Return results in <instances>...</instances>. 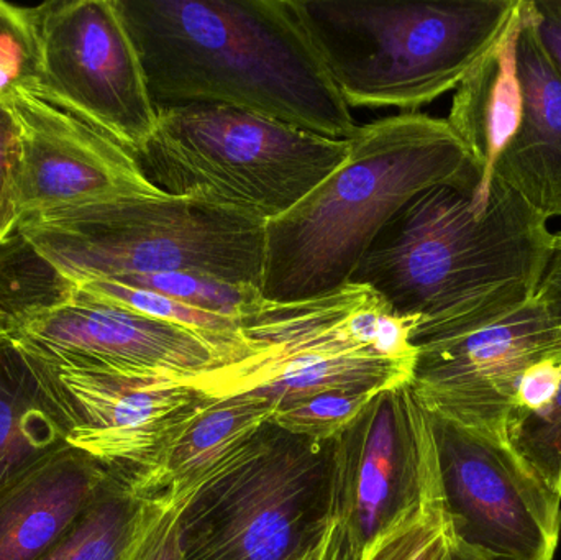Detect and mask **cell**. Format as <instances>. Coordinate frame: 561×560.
<instances>
[{"label":"cell","mask_w":561,"mask_h":560,"mask_svg":"<svg viewBox=\"0 0 561 560\" xmlns=\"http://www.w3.org/2000/svg\"><path fill=\"white\" fill-rule=\"evenodd\" d=\"M157 108H242L333 140L348 105L290 0H115Z\"/></svg>","instance_id":"cell-1"},{"label":"cell","mask_w":561,"mask_h":560,"mask_svg":"<svg viewBox=\"0 0 561 560\" xmlns=\"http://www.w3.org/2000/svg\"><path fill=\"white\" fill-rule=\"evenodd\" d=\"M477 184L424 191L402 207L353 273L389 311L417 319L412 339L463 334L533 301L549 259V219L501 181L474 209Z\"/></svg>","instance_id":"cell-2"},{"label":"cell","mask_w":561,"mask_h":560,"mask_svg":"<svg viewBox=\"0 0 561 560\" xmlns=\"http://www.w3.org/2000/svg\"><path fill=\"white\" fill-rule=\"evenodd\" d=\"M448 184L478 186L480 173L447 118L404 112L358 127L345 161L266 222L263 298L294 302L339 292L402 207Z\"/></svg>","instance_id":"cell-3"},{"label":"cell","mask_w":561,"mask_h":560,"mask_svg":"<svg viewBox=\"0 0 561 560\" xmlns=\"http://www.w3.org/2000/svg\"><path fill=\"white\" fill-rule=\"evenodd\" d=\"M520 0H290L348 107L402 108L454 91L494 48Z\"/></svg>","instance_id":"cell-4"},{"label":"cell","mask_w":561,"mask_h":560,"mask_svg":"<svg viewBox=\"0 0 561 560\" xmlns=\"http://www.w3.org/2000/svg\"><path fill=\"white\" fill-rule=\"evenodd\" d=\"M415 325L355 283L304 301L266 299L243 319L245 357L181 381L207 398L250 393L279 407L330 391L396 390L414 377Z\"/></svg>","instance_id":"cell-5"},{"label":"cell","mask_w":561,"mask_h":560,"mask_svg":"<svg viewBox=\"0 0 561 560\" xmlns=\"http://www.w3.org/2000/svg\"><path fill=\"white\" fill-rule=\"evenodd\" d=\"M266 222L193 197H122L22 217L16 230L66 279L196 273L262 289Z\"/></svg>","instance_id":"cell-6"},{"label":"cell","mask_w":561,"mask_h":560,"mask_svg":"<svg viewBox=\"0 0 561 560\" xmlns=\"http://www.w3.org/2000/svg\"><path fill=\"white\" fill-rule=\"evenodd\" d=\"M350 140L226 105L158 108L135 160L171 196L206 201L270 222L345 161Z\"/></svg>","instance_id":"cell-7"},{"label":"cell","mask_w":561,"mask_h":560,"mask_svg":"<svg viewBox=\"0 0 561 560\" xmlns=\"http://www.w3.org/2000/svg\"><path fill=\"white\" fill-rule=\"evenodd\" d=\"M325 447L266 427L187 506L181 560L289 558L327 485Z\"/></svg>","instance_id":"cell-8"},{"label":"cell","mask_w":561,"mask_h":560,"mask_svg":"<svg viewBox=\"0 0 561 560\" xmlns=\"http://www.w3.org/2000/svg\"><path fill=\"white\" fill-rule=\"evenodd\" d=\"M28 12L26 79L135 157L157 127L158 108L115 0H51Z\"/></svg>","instance_id":"cell-9"},{"label":"cell","mask_w":561,"mask_h":560,"mask_svg":"<svg viewBox=\"0 0 561 560\" xmlns=\"http://www.w3.org/2000/svg\"><path fill=\"white\" fill-rule=\"evenodd\" d=\"M432 418L455 539L491 560H553L561 496L510 444Z\"/></svg>","instance_id":"cell-10"},{"label":"cell","mask_w":561,"mask_h":560,"mask_svg":"<svg viewBox=\"0 0 561 560\" xmlns=\"http://www.w3.org/2000/svg\"><path fill=\"white\" fill-rule=\"evenodd\" d=\"M411 390L431 416L506 441L524 374L561 351V329L536 298L514 315L463 334L412 339Z\"/></svg>","instance_id":"cell-11"},{"label":"cell","mask_w":561,"mask_h":560,"mask_svg":"<svg viewBox=\"0 0 561 560\" xmlns=\"http://www.w3.org/2000/svg\"><path fill=\"white\" fill-rule=\"evenodd\" d=\"M438 467L431 414L411 385L381 391L332 444L325 512L355 555Z\"/></svg>","instance_id":"cell-12"},{"label":"cell","mask_w":561,"mask_h":560,"mask_svg":"<svg viewBox=\"0 0 561 560\" xmlns=\"http://www.w3.org/2000/svg\"><path fill=\"white\" fill-rule=\"evenodd\" d=\"M28 357L61 411L69 447L94 460L125 490L207 400L176 378L62 370Z\"/></svg>","instance_id":"cell-13"},{"label":"cell","mask_w":561,"mask_h":560,"mask_svg":"<svg viewBox=\"0 0 561 560\" xmlns=\"http://www.w3.org/2000/svg\"><path fill=\"white\" fill-rule=\"evenodd\" d=\"M7 334L36 361L62 370L183 380L224 365L196 332L78 296L7 322Z\"/></svg>","instance_id":"cell-14"},{"label":"cell","mask_w":561,"mask_h":560,"mask_svg":"<svg viewBox=\"0 0 561 560\" xmlns=\"http://www.w3.org/2000/svg\"><path fill=\"white\" fill-rule=\"evenodd\" d=\"M5 95L22 132L15 184L19 220L62 207L164 193L145 176L130 151L49 101L28 79Z\"/></svg>","instance_id":"cell-15"},{"label":"cell","mask_w":561,"mask_h":560,"mask_svg":"<svg viewBox=\"0 0 561 560\" xmlns=\"http://www.w3.org/2000/svg\"><path fill=\"white\" fill-rule=\"evenodd\" d=\"M517 72L523 115L494 180L550 220L561 217V78L540 45L527 0L520 2Z\"/></svg>","instance_id":"cell-16"},{"label":"cell","mask_w":561,"mask_h":560,"mask_svg":"<svg viewBox=\"0 0 561 560\" xmlns=\"http://www.w3.org/2000/svg\"><path fill=\"white\" fill-rule=\"evenodd\" d=\"M278 408L275 401L250 393L207 398L171 434L127 492L137 499L201 492L272 426Z\"/></svg>","instance_id":"cell-17"},{"label":"cell","mask_w":561,"mask_h":560,"mask_svg":"<svg viewBox=\"0 0 561 560\" xmlns=\"http://www.w3.org/2000/svg\"><path fill=\"white\" fill-rule=\"evenodd\" d=\"M112 482L68 447L0 492V560H39Z\"/></svg>","instance_id":"cell-18"},{"label":"cell","mask_w":561,"mask_h":560,"mask_svg":"<svg viewBox=\"0 0 561 560\" xmlns=\"http://www.w3.org/2000/svg\"><path fill=\"white\" fill-rule=\"evenodd\" d=\"M519 26L520 5L500 43L455 89L447 118L480 173L473 196L478 213H483L490 204L494 167L516 134L523 115V88L517 72Z\"/></svg>","instance_id":"cell-19"},{"label":"cell","mask_w":561,"mask_h":560,"mask_svg":"<svg viewBox=\"0 0 561 560\" xmlns=\"http://www.w3.org/2000/svg\"><path fill=\"white\" fill-rule=\"evenodd\" d=\"M68 433L28 355L0 334V492L68 449Z\"/></svg>","instance_id":"cell-20"},{"label":"cell","mask_w":561,"mask_h":560,"mask_svg":"<svg viewBox=\"0 0 561 560\" xmlns=\"http://www.w3.org/2000/svg\"><path fill=\"white\" fill-rule=\"evenodd\" d=\"M454 545L438 466L350 560H447Z\"/></svg>","instance_id":"cell-21"},{"label":"cell","mask_w":561,"mask_h":560,"mask_svg":"<svg viewBox=\"0 0 561 560\" xmlns=\"http://www.w3.org/2000/svg\"><path fill=\"white\" fill-rule=\"evenodd\" d=\"M72 296L117 306L196 332L219 352L224 364L240 361L249 352L243 338V321L240 319L201 311L150 289L124 285L114 279H88L75 285Z\"/></svg>","instance_id":"cell-22"},{"label":"cell","mask_w":561,"mask_h":560,"mask_svg":"<svg viewBox=\"0 0 561 560\" xmlns=\"http://www.w3.org/2000/svg\"><path fill=\"white\" fill-rule=\"evenodd\" d=\"M72 292L75 285L16 227L0 242V311L7 322L66 305Z\"/></svg>","instance_id":"cell-23"},{"label":"cell","mask_w":561,"mask_h":560,"mask_svg":"<svg viewBox=\"0 0 561 560\" xmlns=\"http://www.w3.org/2000/svg\"><path fill=\"white\" fill-rule=\"evenodd\" d=\"M137 496L112 480L39 560H118L127 545Z\"/></svg>","instance_id":"cell-24"},{"label":"cell","mask_w":561,"mask_h":560,"mask_svg":"<svg viewBox=\"0 0 561 560\" xmlns=\"http://www.w3.org/2000/svg\"><path fill=\"white\" fill-rule=\"evenodd\" d=\"M105 279V278H104ZM114 282L150 289L201 311L243 319L259 311L266 299L262 289L253 285L222 282L196 273H161V275L125 276Z\"/></svg>","instance_id":"cell-25"},{"label":"cell","mask_w":561,"mask_h":560,"mask_svg":"<svg viewBox=\"0 0 561 560\" xmlns=\"http://www.w3.org/2000/svg\"><path fill=\"white\" fill-rule=\"evenodd\" d=\"M381 391H330L280 404L272 426L287 436L332 446Z\"/></svg>","instance_id":"cell-26"},{"label":"cell","mask_w":561,"mask_h":560,"mask_svg":"<svg viewBox=\"0 0 561 560\" xmlns=\"http://www.w3.org/2000/svg\"><path fill=\"white\" fill-rule=\"evenodd\" d=\"M197 493L163 492L138 500L118 560H181V518Z\"/></svg>","instance_id":"cell-27"},{"label":"cell","mask_w":561,"mask_h":560,"mask_svg":"<svg viewBox=\"0 0 561 560\" xmlns=\"http://www.w3.org/2000/svg\"><path fill=\"white\" fill-rule=\"evenodd\" d=\"M506 441L514 453L561 496V385L546 410L510 421Z\"/></svg>","instance_id":"cell-28"},{"label":"cell","mask_w":561,"mask_h":560,"mask_svg":"<svg viewBox=\"0 0 561 560\" xmlns=\"http://www.w3.org/2000/svg\"><path fill=\"white\" fill-rule=\"evenodd\" d=\"M20 124L5 94H0V224L16 226L15 184L20 164Z\"/></svg>","instance_id":"cell-29"},{"label":"cell","mask_w":561,"mask_h":560,"mask_svg":"<svg viewBox=\"0 0 561 560\" xmlns=\"http://www.w3.org/2000/svg\"><path fill=\"white\" fill-rule=\"evenodd\" d=\"M560 385L561 351L537 362L524 374L523 380L517 387L516 407L511 414V420L523 416V414L546 410L559 393Z\"/></svg>","instance_id":"cell-30"},{"label":"cell","mask_w":561,"mask_h":560,"mask_svg":"<svg viewBox=\"0 0 561 560\" xmlns=\"http://www.w3.org/2000/svg\"><path fill=\"white\" fill-rule=\"evenodd\" d=\"M348 551L345 532L335 516L323 512L307 529L299 548L286 560H342Z\"/></svg>","instance_id":"cell-31"},{"label":"cell","mask_w":561,"mask_h":560,"mask_svg":"<svg viewBox=\"0 0 561 560\" xmlns=\"http://www.w3.org/2000/svg\"><path fill=\"white\" fill-rule=\"evenodd\" d=\"M527 10L540 45L561 78V0H527Z\"/></svg>","instance_id":"cell-32"},{"label":"cell","mask_w":561,"mask_h":560,"mask_svg":"<svg viewBox=\"0 0 561 560\" xmlns=\"http://www.w3.org/2000/svg\"><path fill=\"white\" fill-rule=\"evenodd\" d=\"M534 298L561 329V230L553 233L549 259L540 276Z\"/></svg>","instance_id":"cell-33"},{"label":"cell","mask_w":561,"mask_h":560,"mask_svg":"<svg viewBox=\"0 0 561 560\" xmlns=\"http://www.w3.org/2000/svg\"><path fill=\"white\" fill-rule=\"evenodd\" d=\"M30 30L28 7L0 2V39L10 35H19Z\"/></svg>","instance_id":"cell-34"},{"label":"cell","mask_w":561,"mask_h":560,"mask_svg":"<svg viewBox=\"0 0 561 560\" xmlns=\"http://www.w3.org/2000/svg\"><path fill=\"white\" fill-rule=\"evenodd\" d=\"M447 560H491L488 558H483V556L478 555V552L471 551V549L465 548L460 542H457L455 539L454 548H451L450 556H448Z\"/></svg>","instance_id":"cell-35"},{"label":"cell","mask_w":561,"mask_h":560,"mask_svg":"<svg viewBox=\"0 0 561 560\" xmlns=\"http://www.w3.org/2000/svg\"><path fill=\"white\" fill-rule=\"evenodd\" d=\"M16 226H5V224H0V242L9 236L12 230H15Z\"/></svg>","instance_id":"cell-36"},{"label":"cell","mask_w":561,"mask_h":560,"mask_svg":"<svg viewBox=\"0 0 561 560\" xmlns=\"http://www.w3.org/2000/svg\"><path fill=\"white\" fill-rule=\"evenodd\" d=\"M7 332V318L3 316V312L0 311V334Z\"/></svg>","instance_id":"cell-37"},{"label":"cell","mask_w":561,"mask_h":560,"mask_svg":"<svg viewBox=\"0 0 561 560\" xmlns=\"http://www.w3.org/2000/svg\"><path fill=\"white\" fill-rule=\"evenodd\" d=\"M342 560H350V549H348V551H346V555L343 556Z\"/></svg>","instance_id":"cell-38"}]
</instances>
